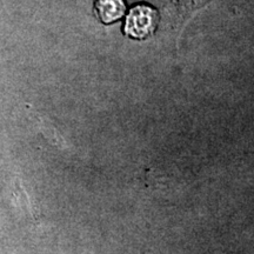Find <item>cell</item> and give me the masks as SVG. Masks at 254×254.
Instances as JSON below:
<instances>
[{
	"label": "cell",
	"instance_id": "cell-1",
	"mask_svg": "<svg viewBox=\"0 0 254 254\" xmlns=\"http://www.w3.org/2000/svg\"><path fill=\"white\" fill-rule=\"evenodd\" d=\"M159 14L150 5L139 4L129 11L125 21L124 32L134 39H145L151 37L157 30Z\"/></svg>",
	"mask_w": 254,
	"mask_h": 254
},
{
	"label": "cell",
	"instance_id": "cell-2",
	"mask_svg": "<svg viewBox=\"0 0 254 254\" xmlns=\"http://www.w3.org/2000/svg\"><path fill=\"white\" fill-rule=\"evenodd\" d=\"M95 11L104 24H111L125 14L126 5L124 0H95Z\"/></svg>",
	"mask_w": 254,
	"mask_h": 254
}]
</instances>
